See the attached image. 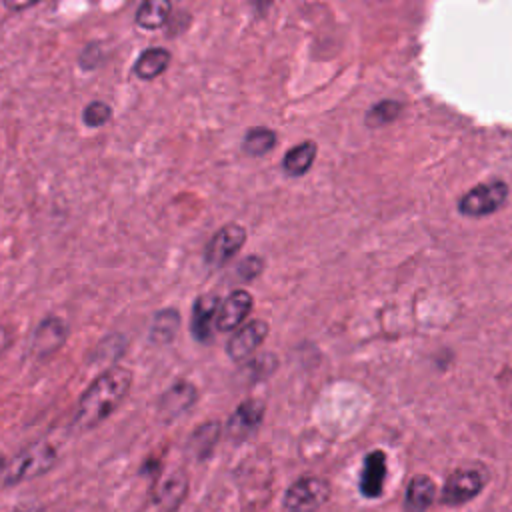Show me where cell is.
<instances>
[{"mask_svg": "<svg viewBox=\"0 0 512 512\" xmlns=\"http://www.w3.org/2000/svg\"><path fill=\"white\" fill-rule=\"evenodd\" d=\"M132 380V370L120 364L102 370L78 398L72 414V428L76 432H90L106 422L128 396Z\"/></svg>", "mask_w": 512, "mask_h": 512, "instance_id": "6da1fadb", "label": "cell"}, {"mask_svg": "<svg viewBox=\"0 0 512 512\" xmlns=\"http://www.w3.org/2000/svg\"><path fill=\"white\" fill-rule=\"evenodd\" d=\"M58 462V448L48 440H36L16 452L2 466V484L16 486L48 474Z\"/></svg>", "mask_w": 512, "mask_h": 512, "instance_id": "7a4b0ae2", "label": "cell"}, {"mask_svg": "<svg viewBox=\"0 0 512 512\" xmlns=\"http://www.w3.org/2000/svg\"><path fill=\"white\" fill-rule=\"evenodd\" d=\"M330 498V484L320 476H300L294 480L284 496L282 510L284 512H316Z\"/></svg>", "mask_w": 512, "mask_h": 512, "instance_id": "3957f363", "label": "cell"}, {"mask_svg": "<svg viewBox=\"0 0 512 512\" xmlns=\"http://www.w3.org/2000/svg\"><path fill=\"white\" fill-rule=\"evenodd\" d=\"M486 472L480 466H462L448 474L442 488V504L460 506L474 500L486 486Z\"/></svg>", "mask_w": 512, "mask_h": 512, "instance_id": "277c9868", "label": "cell"}, {"mask_svg": "<svg viewBox=\"0 0 512 512\" xmlns=\"http://www.w3.org/2000/svg\"><path fill=\"white\" fill-rule=\"evenodd\" d=\"M198 402V388L190 380L172 382L156 400L154 412L160 422H174L190 412Z\"/></svg>", "mask_w": 512, "mask_h": 512, "instance_id": "5b68a950", "label": "cell"}, {"mask_svg": "<svg viewBox=\"0 0 512 512\" xmlns=\"http://www.w3.org/2000/svg\"><path fill=\"white\" fill-rule=\"evenodd\" d=\"M246 242V228L238 222H228L220 226L206 244L204 262L212 268L224 266Z\"/></svg>", "mask_w": 512, "mask_h": 512, "instance_id": "8992f818", "label": "cell"}, {"mask_svg": "<svg viewBox=\"0 0 512 512\" xmlns=\"http://www.w3.org/2000/svg\"><path fill=\"white\" fill-rule=\"evenodd\" d=\"M70 326L60 316H46L38 322L30 336V354L36 360H46L54 356L68 340Z\"/></svg>", "mask_w": 512, "mask_h": 512, "instance_id": "52a82bcc", "label": "cell"}, {"mask_svg": "<svg viewBox=\"0 0 512 512\" xmlns=\"http://www.w3.org/2000/svg\"><path fill=\"white\" fill-rule=\"evenodd\" d=\"M506 196H508V186L502 180L478 184L460 198L458 210L472 218L488 216L504 204Z\"/></svg>", "mask_w": 512, "mask_h": 512, "instance_id": "ba28073f", "label": "cell"}, {"mask_svg": "<svg viewBox=\"0 0 512 512\" xmlns=\"http://www.w3.org/2000/svg\"><path fill=\"white\" fill-rule=\"evenodd\" d=\"M268 330H270L268 322H264L260 318L248 320L246 324L236 328L234 334L226 342L228 358L238 362V364L252 358L256 354V350L264 344V340L268 336Z\"/></svg>", "mask_w": 512, "mask_h": 512, "instance_id": "9c48e42d", "label": "cell"}, {"mask_svg": "<svg viewBox=\"0 0 512 512\" xmlns=\"http://www.w3.org/2000/svg\"><path fill=\"white\" fill-rule=\"evenodd\" d=\"M264 414H266V404L260 398H246L228 416L224 432L232 440H246L260 430L264 422Z\"/></svg>", "mask_w": 512, "mask_h": 512, "instance_id": "30bf717a", "label": "cell"}, {"mask_svg": "<svg viewBox=\"0 0 512 512\" xmlns=\"http://www.w3.org/2000/svg\"><path fill=\"white\" fill-rule=\"evenodd\" d=\"M188 494V476L184 470H170L152 490L154 512H176Z\"/></svg>", "mask_w": 512, "mask_h": 512, "instance_id": "8fae6325", "label": "cell"}, {"mask_svg": "<svg viewBox=\"0 0 512 512\" xmlns=\"http://www.w3.org/2000/svg\"><path fill=\"white\" fill-rule=\"evenodd\" d=\"M252 294L246 290H232L224 300H220L216 310V330L230 332L242 326L252 310Z\"/></svg>", "mask_w": 512, "mask_h": 512, "instance_id": "7c38bea8", "label": "cell"}, {"mask_svg": "<svg viewBox=\"0 0 512 512\" xmlns=\"http://www.w3.org/2000/svg\"><path fill=\"white\" fill-rule=\"evenodd\" d=\"M220 300L212 294L198 296L190 314V332L198 342H210L216 328V310Z\"/></svg>", "mask_w": 512, "mask_h": 512, "instance_id": "4fadbf2b", "label": "cell"}, {"mask_svg": "<svg viewBox=\"0 0 512 512\" xmlns=\"http://www.w3.org/2000/svg\"><path fill=\"white\" fill-rule=\"evenodd\" d=\"M386 480V454L382 450H372L364 456L360 470V492L364 498H380Z\"/></svg>", "mask_w": 512, "mask_h": 512, "instance_id": "5bb4252c", "label": "cell"}, {"mask_svg": "<svg viewBox=\"0 0 512 512\" xmlns=\"http://www.w3.org/2000/svg\"><path fill=\"white\" fill-rule=\"evenodd\" d=\"M182 316L176 308H162L152 316L150 328H148V340L156 346L172 344L180 332Z\"/></svg>", "mask_w": 512, "mask_h": 512, "instance_id": "9a60e30c", "label": "cell"}, {"mask_svg": "<svg viewBox=\"0 0 512 512\" xmlns=\"http://www.w3.org/2000/svg\"><path fill=\"white\" fill-rule=\"evenodd\" d=\"M222 424L216 420H208L204 424H200L198 428H194V432L188 438L186 450L194 460H206L208 456H212L220 436H222Z\"/></svg>", "mask_w": 512, "mask_h": 512, "instance_id": "2e32d148", "label": "cell"}, {"mask_svg": "<svg viewBox=\"0 0 512 512\" xmlns=\"http://www.w3.org/2000/svg\"><path fill=\"white\" fill-rule=\"evenodd\" d=\"M170 60H172V54L166 48L152 46L140 52V56L132 66V72L140 80H154L166 72V68L170 66Z\"/></svg>", "mask_w": 512, "mask_h": 512, "instance_id": "e0dca14e", "label": "cell"}, {"mask_svg": "<svg viewBox=\"0 0 512 512\" xmlns=\"http://www.w3.org/2000/svg\"><path fill=\"white\" fill-rule=\"evenodd\" d=\"M172 14V0H142L136 8L134 22L142 30L162 28Z\"/></svg>", "mask_w": 512, "mask_h": 512, "instance_id": "ac0fdd59", "label": "cell"}, {"mask_svg": "<svg viewBox=\"0 0 512 512\" xmlns=\"http://www.w3.org/2000/svg\"><path fill=\"white\" fill-rule=\"evenodd\" d=\"M436 496V486L426 474H418L410 480L406 488V498H404V508L406 512H424Z\"/></svg>", "mask_w": 512, "mask_h": 512, "instance_id": "d6986e66", "label": "cell"}, {"mask_svg": "<svg viewBox=\"0 0 512 512\" xmlns=\"http://www.w3.org/2000/svg\"><path fill=\"white\" fill-rule=\"evenodd\" d=\"M314 158H316V144L310 142V140H304V142L292 146L284 154L282 170L288 176H304L312 168Z\"/></svg>", "mask_w": 512, "mask_h": 512, "instance_id": "ffe728a7", "label": "cell"}, {"mask_svg": "<svg viewBox=\"0 0 512 512\" xmlns=\"http://www.w3.org/2000/svg\"><path fill=\"white\" fill-rule=\"evenodd\" d=\"M276 142H278V138H276L274 130H270L266 126H254V128L246 130V134L242 138V150L248 156H264L276 146Z\"/></svg>", "mask_w": 512, "mask_h": 512, "instance_id": "44dd1931", "label": "cell"}, {"mask_svg": "<svg viewBox=\"0 0 512 512\" xmlns=\"http://www.w3.org/2000/svg\"><path fill=\"white\" fill-rule=\"evenodd\" d=\"M124 350H126V338L122 334H108L96 344V348L92 350L90 360L94 364L116 366L114 362L124 354Z\"/></svg>", "mask_w": 512, "mask_h": 512, "instance_id": "7402d4cb", "label": "cell"}, {"mask_svg": "<svg viewBox=\"0 0 512 512\" xmlns=\"http://www.w3.org/2000/svg\"><path fill=\"white\" fill-rule=\"evenodd\" d=\"M278 366V358L272 352H260L242 362L240 374H244L248 380H264L268 378Z\"/></svg>", "mask_w": 512, "mask_h": 512, "instance_id": "603a6c76", "label": "cell"}, {"mask_svg": "<svg viewBox=\"0 0 512 512\" xmlns=\"http://www.w3.org/2000/svg\"><path fill=\"white\" fill-rule=\"evenodd\" d=\"M112 118V108L104 100H92L82 110V122L88 128H100Z\"/></svg>", "mask_w": 512, "mask_h": 512, "instance_id": "cb8c5ba5", "label": "cell"}, {"mask_svg": "<svg viewBox=\"0 0 512 512\" xmlns=\"http://www.w3.org/2000/svg\"><path fill=\"white\" fill-rule=\"evenodd\" d=\"M398 114H400V104L398 102L382 100V102H378L370 108V112L366 114V122L370 126H380V124L392 122Z\"/></svg>", "mask_w": 512, "mask_h": 512, "instance_id": "d4e9b609", "label": "cell"}, {"mask_svg": "<svg viewBox=\"0 0 512 512\" xmlns=\"http://www.w3.org/2000/svg\"><path fill=\"white\" fill-rule=\"evenodd\" d=\"M262 270H264V260H262L260 256H256V254H250V256H246V258L238 264L236 276H238L242 282H252V280H256V278L262 274Z\"/></svg>", "mask_w": 512, "mask_h": 512, "instance_id": "484cf974", "label": "cell"}, {"mask_svg": "<svg viewBox=\"0 0 512 512\" xmlns=\"http://www.w3.org/2000/svg\"><path fill=\"white\" fill-rule=\"evenodd\" d=\"M102 60H104V52H102L100 42H90V44L84 46V50L80 54V66L84 70L98 68L102 64Z\"/></svg>", "mask_w": 512, "mask_h": 512, "instance_id": "4316f807", "label": "cell"}, {"mask_svg": "<svg viewBox=\"0 0 512 512\" xmlns=\"http://www.w3.org/2000/svg\"><path fill=\"white\" fill-rule=\"evenodd\" d=\"M40 0H4V4H6V8H10V10H26V8H30V6H34V4H38Z\"/></svg>", "mask_w": 512, "mask_h": 512, "instance_id": "83f0119b", "label": "cell"}, {"mask_svg": "<svg viewBox=\"0 0 512 512\" xmlns=\"http://www.w3.org/2000/svg\"><path fill=\"white\" fill-rule=\"evenodd\" d=\"M10 330L4 326V324H0V356L6 352V348L10 346Z\"/></svg>", "mask_w": 512, "mask_h": 512, "instance_id": "f1b7e54d", "label": "cell"}, {"mask_svg": "<svg viewBox=\"0 0 512 512\" xmlns=\"http://www.w3.org/2000/svg\"><path fill=\"white\" fill-rule=\"evenodd\" d=\"M12 512H30L28 508H16V510H12Z\"/></svg>", "mask_w": 512, "mask_h": 512, "instance_id": "f546056e", "label": "cell"}]
</instances>
